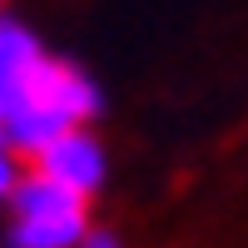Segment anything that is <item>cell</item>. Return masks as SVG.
<instances>
[{
  "instance_id": "cell-1",
  "label": "cell",
  "mask_w": 248,
  "mask_h": 248,
  "mask_svg": "<svg viewBox=\"0 0 248 248\" xmlns=\"http://www.w3.org/2000/svg\"><path fill=\"white\" fill-rule=\"evenodd\" d=\"M99 114H105V90H99V79L90 70H79L75 60L50 55L40 79H35L30 105L10 124H0V139H5L20 159H35L45 144H55L60 134L79 129V124H94Z\"/></svg>"
},
{
  "instance_id": "cell-2",
  "label": "cell",
  "mask_w": 248,
  "mask_h": 248,
  "mask_svg": "<svg viewBox=\"0 0 248 248\" xmlns=\"http://www.w3.org/2000/svg\"><path fill=\"white\" fill-rule=\"evenodd\" d=\"M90 223V203L65 194L60 184L40 179L35 169L20 174L5 203V248H79Z\"/></svg>"
},
{
  "instance_id": "cell-3",
  "label": "cell",
  "mask_w": 248,
  "mask_h": 248,
  "mask_svg": "<svg viewBox=\"0 0 248 248\" xmlns=\"http://www.w3.org/2000/svg\"><path fill=\"white\" fill-rule=\"evenodd\" d=\"M30 169L40 179L60 184L65 194H75V199L90 203L109 184V149H105V139H99L90 124H79V129L60 134L55 144H45V149L30 159Z\"/></svg>"
},
{
  "instance_id": "cell-4",
  "label": "cell",
  "mask_w": 248,
  "mask_h": 248,
  "mask_svg": "<svg viewBox=\"0 0 248 248\" xmlns=\"http://www.w3.org/2000/svg\"><path fill=\"white\" fill-rule=\"evenodd\" d=\"M45 60H50V50L40 45V35L20 15L0 10V124H10L20 109L30 105Z\"/></svg>"
},
{
  "instance_id": "cell-5",
  "label": "cell",
  "mask_w": 248,
  "mask_h": 248,
  "mask_svg": "<svg viewBox=\"0 0 248 248\" xmlns=\"http://www.w3.org/2000/svg\"><path fill=\"white\" fill-rule=\"evenodd\" d=\"M20 164H25V159H20V154L10 149V144L0 139V209H5V203H10V194H15L20 174H25V169H20Z\"/></svg>"
},
{
  "instance_id": "cell-6",
  "label": "cell",
  "mask_w": 248,
  "mask_h": 248,
  "mask_svg": "<svg viewBox=\"0 0 248 248\" xmlns=\"http://www.w3.org/2000/svg\"><path fill=\"white\" fill-rule=\"evenodd\" d=\"M79 248H124V238H119L114 229H90Z\"/></svg>"
}]
</instances>
